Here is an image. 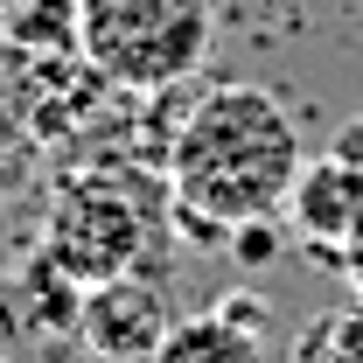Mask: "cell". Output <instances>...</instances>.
<instances>
[{
	"mask_svg": "<svg viewBox=\"0 0 363 363\" xmlns=\"http://www.w3.org/2000/svg\"><path fill=\"white\" fill-rule=\"evenodd\" d=\"M301 161V126L266 84L203 91L168 133V224L182 245L217 252L238 224L286 210Z\"/></svg>",
	"mask_w": 363,
	"mask_h": 363,
	"instance_id": "1",
	"label": "cell"
},
{
	"mask_svg": "<svg viewBox=\"0 0 363 363\" xmlns=\"http://www.w3.org/2000/svg\"><path fill=\"white\" fill-rule=\"evenodd\" d=\"M147 363H266V301L224 294L203 315H175V328Z\"/></svg>",
	"mask_w": 363,
	"mask_h": 363,
	"instance_id": "6",
	"label": "cell"
},
{
	"mask_svg": "<svg viewBox=\"0 0 363 363\" xmlns=\"http://www.w3.org/2000/svg\"><path fill=\"white\" fill-rule=\"evenodd\" d=\"M210 35V0H84L77 56L112 91H175L203 70Z\"/></svg>",
	"mask_w": 363,
	"mask_h": 363,
	"instance_id": "2",
	"label": "cell"
},
{
	"mask_svg": "<svg viewBox=\"0 0 363 363\" xmlns=\"http://www.w3.org/2000/svg\"><path fill=\"white\" fill-rule=\"evenodd\" d=\"M77 21H84V0H0V49L63 63L77 56Z\"/></svg>",
	"mask_w": 363,
	"mask_h": 363,
	"instance_id": "7",
	"label": "cell"
},
{
	"mask_svg": "<svg viewBox=\"0 0 363 363\" xmlns=\"http://www.w3.org/2000/svg\"><path fill=\"white\" fill-rule=\"evenodd\" d=\"M342 147H357V154H363V126H357V133H342Z\"/></svg>",
	"mask_w": 363,
	"mask_h": 363,
	"instance_id": "10",
	"label": "cell"
},
{
	"mask_svg": "<svg viewBox=\"0 0 363 363\" xmlns=\"http://www.w3.org/2000/svg\"><path fill=\"white\" fill-rule=\"evenodd\" d=\"M168 328H175L168 286H154L140 266L84 286V301H77V342L98 363H147Z\"/></svg>",
	"mask_w": 363,
	"mask_h": 363,
	"instance_id": "4",
	"label": "cell"
},
{
	"mask_svg": "<svg viewBox=\"0 0 363 363\" xmlns=\"http://www.w3.org/2000/svg\"><path fill=\"white\" fill-rule=\"evenodd\" d=\"M342 279H350V294L363 301V230L350 238V252H342Z\"/></svg>",
	"mask_w": 363,
	"mask_h": 363,
	"instance_id": "9",
	"label": "cell"
},
{
	"mask_svg": "<svg viewBox=\"0 0 363 363\" xmlns=\"http://www.w3.org/2000/svg\"><path fill=\"white\" fill-rule=\"evenodd\" d=\"M294 238L328 259V266H342V252H350V238L363 230V154L357 147H335V154H315V161H301V175L286 189V210H279Z\"/></svg>",
	"mask_w": 363,
	"mask_h": 363,
	"instance_id": "5",
	"label": "cell"
},
{
	"mask_svg": "<svg viewBox=\"0 0 363 363\" xmlns=\"http://www.w3.org/2000/svg\"><path fill=\"white\" fill-rule=\"evenodd\" d=\"M147 252V210L119 182L91 175V182H63V196L43 217V259L77 286H98L112 272H133Z\"/></svg>",
	"mask_w": 363,
	"mask_h": 363,
	"instance_id": "3",
	"label": "cell"
},
{
	"mask_svg": "<svg viewBox=\"0 0 363 363\" xmlns=\"http://www.w3.org/2000/svg\"><path fill=\"white\" fill-rule=\"evenodd\" d=\"M272 252H279V217H252V224L230 230V259L238 266H266Z\"/></svg>",
	"mask_w": 363,
	"mask_h": 363,
	"instance_id": "8",
	"label": "cell"
}]
</instances>
